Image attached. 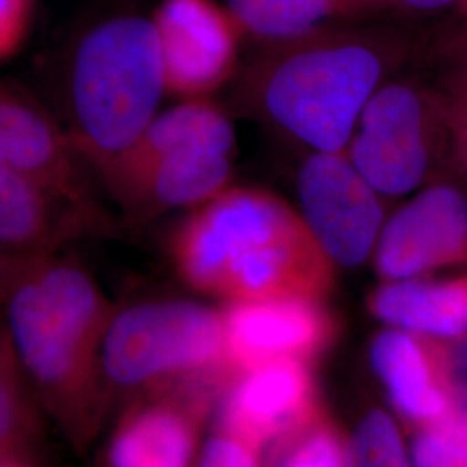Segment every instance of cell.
I'll return each mask as SVG.
<instances>
[{
	"label": "cell",
	"mask_w": 467,
	"mask_h": 467,
	"mask_svg": "<svg viewBox=\"0 0 467 467\" xmlns=\"http://www.w3.org/2000/svg\"><path fill=\"white\" fill-rule=\"evenodd\" d=\"M4 250H5V248L0 246V283L4 281L5 270H7V258H5V254H4Z\"/></svg>",
	"instance_id": "obj_28"
},
{
	"label": "cell",
	"mask_w": 467,
	"mask_h": 467,
	"mask_svg": "<svg viewBox=\"0 0 467 467\" xmlns=\"http://www.w3.org/2000/svg\"><path fill=\"white\" fill-rule=\"evenodd\" d=\"M281 467H343V459L334 438L316 434L303 441Z\"/></svg>",
	"instance_id": "obj_23"
},
{
	"label": "cell",
	"mask_w": 467,
	"mask_h": 467,
	"mask_svg": "<svg viewBox=\"0 0 467 467\" xmlns=\"http://www.w3.org/2000/svg\"><path fill=\"white\" fill-rule=\"evenodd\" d=\"M167 78L154 21L121 15L82 36L73 57V137L84 160L104 167L158 115Z\"/></svg>",
	"instance_id": "obj_3"
},
{
	"label": "cell",
	"mask_w": 467,
	"mask_h": 467,
	"mask_svg": "<svg viewBox=\"0 0 467 467\" xmlns=\"http://www.w3.org/2000/svg\"><path fill=\"white\" fill-rule=\"evenodd\" d=\"M175 254L191 283L239 301L310 298L329 262L300 212L256 187H227L194 208Z\"/></svg>",
	"instance_id": "obj_2"
},
{
	"label": "cell",
	"mask_w": 467,
	"mask_h": 467,
	"mask_svg": "<svg viewBox=\"0 0 467 467\" xmlns=\"http://www.w3.org/2000/svg\"><path fill=\"white\" fill-rule=\"evenodd\" d=\"M370 305L378 317L403 331L438 337L467 333V284L391 281Z\"/></svg>",
	"instance_id": "obj_14"
},
{
	"label": "cell",
	"mask_w": 467,
	"mask_h": 467,
	"mask_svg": "<svg viewBox=\"0 0 467 467\" xmlns=\"http://www.w3.org/2000/svg\"><path fill=\"white\" fill-rule=\"evenodd\" d=\"M13 424V395L0 366V441L9 433Z\"/></svg>",
	"instance_id": "obj_25"
},
{
	"label": "cell",
	"mask_w": 467,
	"mask_h": 467,
	"mask_svg": "<svg viewBox=\"0 0 467 467\" xmlns=\"http://www.w3.org/2000/svg\"><path fill=\"white\" fill-rule=\"evenodd\" d=\"M383 198L345 150L312 152L301 165L298 212L320 250L339 265L357 267L376 250L386 222Z\"/></svg>",
	"instance_id": "obj_7"
},
{
	"label": "cell",
	"mask_w": 467,
	"mask_h": 467,
	"mask_svg": "<svg viewBox=\"0 0 467 467\" xmlns=\"http://www.w3.org/2000/svg\"><path fill=\"white\" fill-rule=\"evenodd\" d=\"M106 217L88 213L46 185L0 163V246L42 250L75 234L99 229Z\"/></svg>",
	"instance_id": "obj_12"
},
{
	"label": "cell",
	"mask_w": 467,
	"mask_h": 467,
	"mask_svg": "<svg viewBox=\"0 0 467 467\" xmlns=\"http://www.w3.org/2000/svg\"><path fill=\"white\" fill-rule=\"evenodd\" d=\"M243 35L265 44L308 34L347 17V0H225Z\"/></svg>",
	"instance_id": "obj_17"
},
{
	"label": "cell",
	"mask_w": 467,
	"mask_h": 467,
	"mask_svg": "<svg viewBox=\"0 0 467 467\" xmlns=\"http://www.w3.org/2000/svg\"><path fill=\"white\" fill-rule=\"evenodd\" d=\"M372 364L401 412L418 419L443 414L445 399L434 386L426 358L410 334H379L372 345Z\"/></svg>",
	"instance_id": "obj_15"
},
{
	"label": "cell",
	"mask_w": 467,
	"mask_h": 467,
	"mask_svg": "<svg viewBox=\"0 0 467 467\" xmlns=\"http://www.w3.org/2000/svg\"><path fill=\"white\" fill-rule=\"evenodd\" d=\"M225 341V320L206 306L189 301L142 303L108 326L102 366L115 383H142L167 370L210 362Z\"/></svg>",
	"instance_id": "obj_6"
},
{
	"label": "cell",
	"mask_w": 467,
	"mask_h": 467,
	"mask_svg": "<svg viewBox=\"0 0 467 467\" xmlns=\"http://www.w3.org/2000/svg\"><path fill=\"white\" fill-rule=\"evenodd\" d=\"M412 461L414 467H467V418L420 434Z\"/></svg>",
	"instance_id": "obj_20"
},
{
	"label": "cell",
	"mask_w": 467,
	"mask_h": 467,
	"mask_svg": "<svg viewBox=\"0 0 467 467\" xmlns=\"http://www.w3.org/2000/svg\"><path fill=\"white\" fill-rule=\"evenodd\" d=\"M305 389V376L295 362H265L239 386L233 401L234 420L250 433H268L293 418Z\"/></svg>",
	"instance_id": "obj_16"
},
{
	"label": "cell",
	"mask_w": 467,
	"mask_h": 467,
	"mask_svg": "<svg viewBox=\"0 0 467 467\" xmlns=\"http://www.w3.org/2000/svg\"><path fill=\"white\" fill-rule=\"evenodd\" d=\"M455 379L462 395L467 399V341L455 355Z\"/></svg>",
	"instance_id": "obj_26"
},
{
	"label": "cell",
	"mask_w": 467,
	"mask_h": 467,
	"mask_svg": "<svg viewBox=\"0 0 467 467\" xmlns=\"http://www.w3.org/2000/svg\"><path fill=\"white\" fill-rule=\"evenodd\" d=\"M32 13V0H0V59L21 46Z\"/></svg>",
	"instance_id": "obj_22"
},
{
	"label": "cell",
	"mask_w": 467,
	"mask_h": 467,
	"mask_svg": "<svg viewBox=\"0 0 467 467\" xmlns=\"http://www.w3.org/2000/svg\"><path fill=\"white\" fill-rule=\"evenodd\" d=\"M191 434L177 416L152 410L127 424L113 441L111 467H185Z\"/></svg>",
	"instance_id": "obj_18"
},
{
	"label": "cell",
	"mask_w": 467,
	"mask_h": 467,
	"mask_svg": "<svg viewBox=\"0 0 467 467\" xmlns=\"http://www.w3.org/2000/svg\"><path fill=\"white\" fill-rule=\"evenodd\" d=\"M345 467H410L393 420L370 412L351 436Z\"/></svg>",
	"instance_id": "obj_19"
},
{
	"label": "cell",
	"mask_w": 467,
	"mask_h": 467,
	"mask_svg": "<svg viewBox=\"0 0 467 467\" xmlns=\"http://www.w3.org/2000/svg\"><path fill=\"white\" fill-rule=\"evenodd\" d=\"M152 21L167 92L201 99L233 75L243 32L215 0H163Z\"/></svg>",
	"instance_id": "obj_9"
},
{
	"label": "cell",
	"mask_w": 467,
	"mask_h": 467,
	"mask_svg": "<svg viewBox=\"0 0 467 467\" xmlns=\"http://www.w3.org/2000/svg\"><path fill=\"white\" fill-rule=\"evenodd\" d=\"M467 5V0H347V17L381 13L434 15Z\"/></svg>",
	"instance_id": "obj_21"
},
{
	"label": "cell",
	"mask_w": 467,
	"mask_h": 467,
	"mask_svg": "<svg viewBox=\"0 0 467 467\" xmlns=\"http://www.w3.org/2000/svg\"><path fill=\"white\" fill-rule=\"evenodd\" d=\"M407 47L389 28L324 25L267 44L251 67V94L277 130L312 152H341Z\"/></svg>",
	"instance_id": "obj_1"
},
{
	"label": "cell",
	"mask_w": 467,
	"mask_h": 467,
	"mask_svg": "<svg viewBox=\"0 0 467 467\" xmlns=\"http://www.w3.org/2000/svg\"><path fill=\"white\" fill-rule=\"evenodd\" d=\"M234 150L177 142L118 160L100 173L137 215L198 208L229 187Z\"/></svg>",
	"instance_id": "obj_8"
},
{
	"label": "cell",
	"mask_w": 467,
	"mask_h": 467,
	"mask_svg": "<svg viewBox=\"0 0 467 467\" xmlns=\"http://www.w3.org/2000/svg\"><path fill=\"white\" fill-rule=\"evenodd\" d=\"M104 320L99 289L84 270L52 264L17 281L7 324L23 364L44 384L65 381Z\"/></svg>",
	"instance_id": "obj_4"
},
{
	"label": "cell",
	"mask_w": 467,
	"mask_h": 467,
	"mask_svg": "<svg viewBox=\"0 0 467 467\" xmlns=\"http://www.w3.org/2000/svg\"><path fill=\"white\" fill-rule=\"evenodd\" d=\"M376 265L388 281L420 274L467 256V194L451 184L419 191L384 222Z\"/></svg>",
	"instance_id": "obj_10"
},
{
	"label": "cell",
	"mask_w": 467,
	"mask_h": 467,
	"mask_svg": "<svg viewBox=\"0 0 467 467\" xmlns=\"http://www.w3.org/2000/svg\"><path fill=\"white\" fill-rule=\"evenodd\" d=\"M440 127V106L430 92L386 82L364 108L345 152L381 196L400 198L428 181Z\"/></svg>",
	"instance_id": "obj_5"
},
{
	"label": "cell",
	"mask_w": 467,
	"mask_h": 467,
	"mask_svg": "<svg viewBox=\"0 0 467 467\" xmlns=\"http://www.w3.org/2000/svg\"><path fill=\"white\" fill-rule=\"evenodd\" d=\"M225 320V337L235 353L253 362L283 360L314 347L326 322L305 296L239 301Z\"/></svg>",
	"instance_id": "obj_13"
},
{
	"label": "cell",
	"mask_w": 467,
	"mask_h": 467,
	"mask_svg": "<svg viewBox=\"0 0 467 467\" xmlns=\"http://www.w3.org/2000/svg\"><path fill=\"white\" fill-rule=\"evenodd\" d=\"M200 467H254V464L243 447L217 438L206 445Z\"/></svg>",
	"instance_id": "obj_24"
},
{
	"label": "cell",
	"mask_w": 467,
	"mask_h": 467,
	"mask_svg": "<svg viewBox=\"0 0 467 467\" xmlns=\"http://www.w3.org/2000/svg\"><path fill=\"white\" fill-rule=\"evenodd\" d=\"M462 35H464V38H462V44H461V47H462V54H461V75H462V84H464V92H466L467 98V26L462 30Z\"/></svg>",
	"instance_id": "obj_27"
},
{
	"label": "cell",
	"mask_w": 467,
	"mask_h": 467,
	"mask_svg": "<svg viewBox=\"0 0 467 467\" xmlns=\"http://www.w3.org/2000/svg\"><path fill=\"white\" fill-rule=\"evenodd\" d=\"M0 163L46 185L88 213L106 217L85 173L84 156L36 104L0 85Z\"/></svg>",
	"instance_id": "obj_11"
}]
</instances>
